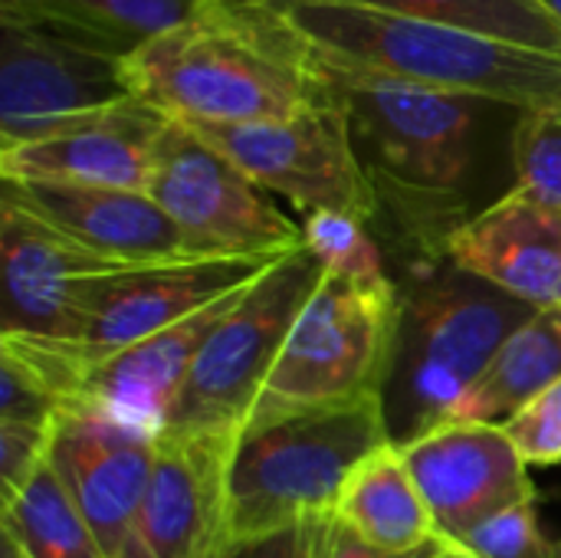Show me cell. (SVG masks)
I'll use <instances>...</instances> for the list:
<instances>
[{
    "label": "cell",
    "mask_w": 561,
    "mask_h": 558,
    "mask_svg": "<svg viewBox=\"0 0 561 558\" xmlns=\"http://www.w3.org/2000/svg\"><path fill=\"white\" fill-rule=\"evenodd\" d=\"M135 99L184 125H253L329 102L316 43L263 0H204L128 56Z\"/></svg>",
    "instance_id": "cell-1"
},
{
    "label": "cell",
    "mask_w": 561,
    "mask_h": 558,
    "mask_svg": "<svg viewBox=\"0 0 561 558\" xmlns=\"http://www.w3.org/2000/svg\"><path fill=\"white\" fill-rule=\"evenodd\" d=\"M322 56V53H319ZM325 82L345 109L378 201H391L414 237L444 250L460 187L473 164L480 99L322 56Z\"/></svg>",
    "instance_id": "cell-2"
},
{
    "label": "cell",
    "mask_w": 561,
    "mask_h": 558,
    "mask_svg": "<svg viewBox=\"0 0 561 558\" xmlns=\"http://www.w3.org/2000/svg\"><path fill=\"white\" fill-rule=\"evenodd\" d=\"M286 13L329 59L523 112L561 105V53L355 3H296Z\"/></svg>",
    "instance_id": "cell-3"
},
{
    "label": "cell",
    "mask_w": 561,
    "mask_h": 558,
    "mask_svg": "<svg viewBox=\"0 0 561 558\" xmlns=\"http://www.w3.org/2000/svg\"><path fill=\"white\" fill-rule=\"evenodd\" d=\"M385 444H394L385 395L243 431L227 483L230 546L309 516H335L352 470Z\"/></svg>",
    "instance_id": "cell-4"
},
{
    "label": "cell",
    "mask_w": 561,
    "mask_h": 558,
    "mask_svg": "<svg viewBox=\"0 0 561 558\" xmlns=\"http://www.w3.org/2000/svg\"><path fill=\"white\" fill-rule=\"evenodd\" d=\"M536 316L533 306L447 266L431 283L401 293V322L385 401L394 444L450 418L503 342Z\"/></svg>",
    "instance_id": "cell-5"
},
{
    "label": "cell",
    "mask_w": 561,
    "mask_h": 558,
    "mask_svg": "<svg viewBox=\"0 0 561 558\" xmlns=\"http://www.w3.org/2000/svg\"><path fill=\"white\" fill-rule=\"evenodd\" d=\"M401 322L398 283L325 276L299 312L243 431L279 418L385 395Z\"/></svg>",
    "instance_id": "cell-6"
},
{
    "label": "cell",
    "mask_w": 561,
    "mask_h": 558,
    "mask_svg": "<svg viewBox=\"0 0 561 558\" xmlns=\"http://www.w3.org/2000/svg\"><path fill=\"white\" fill-rule=\"evenodd\" d=\"M131 99L128 53L0 0V151L69 132Z\"/></svg>",
    "instance_id": "cell-7"
},
{
    "label": "cell",
    "mask_w": 561,
    "mask_h": 558,
    "mask_svg": "<svg viewBox=\"0 0 561 558\" xmlns=\"http://www.w3.org/2000/svg\"><path fill=\"white\" fill-rule=\"evenodd\" d=\"M322 280L325 270L306 247L276 260L197 352L164 437L240 441L299 312Z\"/></svg>",
    "instance_id": "cell-8"
},
{
    "label": "cell",
    "mask_w": 561,
    "mask_h": 558,
    "mask_svg": "<svg viewBox=\"0 0 561 558\" xmlns=\"http://www.w3.org/2000/svg\"><path fill=\"white\" fill-rule=\"evenodd\" d=\"M187 128L227 155L266 194L286 197L306 217L332 210L371 220L381 210L348 115L335 95L289 118Z\"/></svg>",
    "instance_id": "cell-9"
},
{
    "label": "cell",
    "mask_w": 561,
    "mask_h": 558,
    "mask_svg": "<svg viewBox=\"0 0 561 558\" xmlns=\"http://www.w3.org/2000/svg\"><path fill=\"white\" fill-rule=\"evenodd\" d=\"M148 194L201 257H286L302 247V224L184 122L164 125Z\"/></svg>",
    "instance_id": "cell-10"
},
{
    "label": "cell",
    "mask_w": 561,
    "mask_h": 558,
    "mask_svg": "<svg viewBox=\"0 0 561 558\" xmlns=\"http://www.w3.org/2000/svg\"><path fill=\"white\" fill-rule=\"evenodd\" d=\"M125 270L0 197L3 335L79 342L102 283Z\"/></svg>",
    "instance_id": "cell-11"
},
{
    "label": "cell",
    "mask_w": 561,
    "mask_h": 558,
    "mask_svg": "<svg viewBox=\"0 0 561 558\" xmlns=\"http://www.w3.org/2000/svg\"><path fill=\"white\" fill-rule=\"evenodd\" d=\"M276 260L283 257H194L125 266L102 283L82 339L62 345L82 365L102 362L253 286Z\"/></svg>",
    "instance_id": "cell-12"
},
{
    "label": "cell",
    "mask_w": 561,
    "mask_h": 558,
    "mask_svg": "<svg viewBox=\"0 0 561 558\" xmlns=\"http://www.w3.org/2000/svg\"><path fill=\"white\" fill-rule=\"evenodd\" d=\"M398 447L431 506L437 536L450 546L490 516L536 503L529 464L519 457L503 424L444 421Z\"/></svg>",
    "instance_id": "cell-13"
},
{
    "label": "cell",
    "mask_w": 561,
    "mask_h": 558,
    "mask_svg": "<svg viewBox=\"0 0 561 558\" xmlns=\"http://www.w3.org/2000/svg\"><path fill=\"white\" fill-rule=\"evenodd\" d=\"M233 451L230 437H161L138 520L118 558H224Z\"/></svg>",
    "instance_id": "cell-14"
},
{
    "label": "cell",
    "mask_w": 561,
    "mask_h": 558,
    "mask_svg": "<svg viewBox=\"0 0 561 558\" xmlns=\"http://www.w3.org/2000/svg\"><path fill=\"white\" fill-rule=\"evenodd\" d=\"M154 454L158 437L122 428L102 414L69 411L56 421L46 460L108 558H118L131 536Z\"/></svg>",
    "instance_id": "cell-15"
},
{
    "label": "cell",
    "mask_w": 561,
    "mask_h": 558,
    "mask_svg": "<svg viewBox=\"0 0 561 558\" xmlns=\"http://www.w3.org/2000/svg\"><path fill=\"white\" fill-rule=\"evenodd\" d=\"M3 197L108 263L154 266L201 257L148 191L3 181Z\"/></svg>",
    "instance_id": "cell-16"
},
{
    "label": "cell",
    "mask_w": 561,
    "mask_h": 558,
    "mask_svg": "<svg viewBox=\"0 0 561 558\" xmlns=\"http://www.w3.org/2000/svg\"><path fill=\"white\" fill-rule=\"evenodd\" d=\"M250 289V286H247ZM233 293L197 316L141 339L102 362L82 365L79 368V388H76V405L72 411H92L102 414L122 428H131L148 437H164L171 408L191 375V365L217 322L240 303L247 293Z\"/></svg>",
    "instance_id": "cell-17"
},
{
    "label": "cell",
    "mask_w": 561,
    "mask_h": 558,
    "mask_svg": "<svg viewBox=\"0 0 561 558\" xmlns=\"http://www.w3.org/2000/svg\"><path fill=\"white\" fill-rule=\"evenodd\" d=\"M440 253L450 266L536 312L561 309V214L516 187L486 210L460 220Z\"/></svg>",
    "instance_id": "cell-18"
},
{
    "label": "cell",
    "mask_w": 561,
    "mask_h": 558,
    "mask_svg": "<svg viewBox=\"0 0 561 558\" xmlns=\"http://www.w3.org/2000/svg\"><path fill=\"white\" fill-rule=\"evenodd\" d=\"M171 118L141 99H131L69 132L3 148V181H49L76 187L148 191L154 151Z\"/></svg>",
    "instance_id": "cell-19"
},
{
    "label": "cell",
    "mask_w": 561,
    "mask_h": 558,
    "mask_svg": "<svg viewBox=\"0 0 561 558\" xmlns=\"http://www.w3.org/2000/svg\"><path fill=\"white\" fill-rule=\"evenodd\" d=\"M335 523L385 553H411L440 539L398 444H385L352 470L335 503Z\"/></svg>",
    "instance_id": "cell-20"
},
{
    "label": "cell",
    "mask_w": 561,
    "mask_h": 558,
    "mask_svg": "<svg viewBox=\"0 0 561 558\" xmlns=\"http://www.w3.org/2000/svg\"><path fill=\"white\" fill-rule=\"evenodd\" d=\"M561 378V309L536 312L523 322L470 391L457 401L447 421L503 424L536 395Z\"/></svg>",
    "instance_id": "cell-21"
},
{
    "label": "cell",
    "mask_w": 561,
    "mask_h": 558,
    "mask_svg": "<svg viewBox=\"0 0 561 558\" xmlns=\"http://www.w3.org/2000/svg\"><path fill=\"white\" fill-rule=\"evenodd\" d=\"M0 523L3 539L23 558H108L49 460L13 500L0 503Z\"/></svg>",
    "instance_id": "cell-22"
},
{
    "label": "cell",
    "mask_w": 561,
    "mask_h": 558,
    "mask_svg": "<svg viewBox=\"0 0 561 558\" xmlns=\"http://www.w3.org/2000/svg\"><path fill=\"white\" fill-rule=\"evenodd\" d=\"M279 10L296 3H355L388 13H404L417 20L450 23L496 39L561 53V23L536 0H263Z\"/></svg>",
    "instance_id": "cell-23"
},
{
    "label": "cell",
    "mask_w": 561,
    "mask_h": 558,
    "mask_svg": "<svg viewBox=\"0 0 561 558\" xmlns=\"http://www.w3.org/2000/svg\"><path fill=\"white\" fill-rule=\"evenodd\" d=\"M13 3L72 23L131 56L148 39L178 26L204 0H13Z\"/></svg>",
    "instance_id": "cell-24"
},
{
    "label": "cell",
    "mask_w": 561,
    "mask_h": 558,
    "mask_svg": "<svg viewBox=\"0 0 561 558\" xmlns=\"http://www.w3.org/2000/svg\"><path fill=\"white\" fill-rule=\"evenodd\" d=\"M302 247L319 260L325 276L362 283V286H381L391 283L381 250L375 237L368 234V220L352 214H309L302 217Z\"/></svg>",
    "instance_id": "cell-25"
},
{
    "label": "cell",
    "mask_w": 561,
    "mask_h": 558,
    "mask_svg": "<svg viewBox=\"0 0 561 558\" xmlns=\"http://www.w3.org/2000/svg\"><path fill=\"white\" fill-rule=\"evenodd\" d=\"M516 191L561 214V105L523 112L513 132Z\"/></svg>",
    "instance_id": "cell-26"
},
{
    "label": "cell",
    "mask_w": 561,
    "mask_h": 558,
    "mask_svg": "<svg viewBox=\"0 0 561 558\" xmlns=\"http://www.w3.org/2000/svg\"><path fill=\"white\" fill-rule=\"evenodd\" d=\"M454 549L467 558H559V546H552L539 526L536 503H519L490 516L454 543Z\"/></svg>",
    "instance_id": "cell-27"
},
{
    "label": "cell",
    "mask_w": 561,
    "mask_h": 558,
    "mask_svg": "<svg viewBox=\"0 0 561 558\" xmlns=\"http://www.w3.org/2000/svg\"><path fill=\"white\" fill-rule=\"evenodd\" d=\"M503 431L526 464H561V378L503 421Z\"/></svg>",
    "instance_id": "cell-28"
},
{
    "label": "cell",
    "mask_w": 561,
    "mask_h": 558,
    "mask_svg": "<svg viewBox=\"0 0 561 558\" xmlns=\"http://www.w3.org/2000/svg\"><path fill=\"white\" fill-rule=\"evenodd\" d=\"M56 428H30V424H0V503L13 500L30 477L46 464Z\"/></svg>",
    "instance_id": "cell-29"
},
{
    "label": "cell",
    "mask_w": 561,
    "mask_h": 558,
    "mask_svg": "<svg viewBox=\"0 0 561 558\" xmlns=\"http://www.w3.org/2000/svg\"><path fill=\"white\" fill-rule=\"evenodd\" d=\"M335 516H309L286 529L233 543L224 558H325Z\"/></svg>",
    "instance_id": "cell-30"
},
{
    "label": "cell",
    "mask_w": 561,
    "mask_h": 558,
    "mask_svg": "<svg viewBox=\"0 0 561 558\" xmlns=\"http://www.w3.org/2000/svg\"><path fill=\"white\" fill-rule=\"evenodd\" d=\"M450 549L447 539H437L431 546H421V549H411V553H385L365 539H358L352 529H345L342 523L332 526V536H329V549L325 558H440Z\"/></svg>",
    "instance_id": "cell-31"
},
{
    "label": "cell",
    "mask_w": 561,
    "mask_h": 558,
    "mask_svg": "<svg viewBox=\"0 0 561 558\" xmlns=\"http://www.w3.org/2000/svg\"><path fill=\"white\" fill-rule=\"evenodd\" d=\"M536 3H539L542 10H549V13L561 23V0H536Z\"/></svg>",
    "instance_id": "cell-32"
},
{
    "label": "cell",
    "mask_w": 561,
    "mask_h": 558,
    "mask_svg": "<svg viewBox=\"0 0 561 558\" xmlns=\"http://www.w3.org/2000/svg\"><path fill=\"white\" fill-rule=\"evenodd\" d=\"M3 558H23V556H20V553H16V549H13V546L3 539Z\"/></svg>",
    "instance_id": "cell-33"
},
{
    "label": "cell",
    "mask_w": 561,
    "mask_h": 558,
    "mask_svg": "<svg viewBox=\"0 0 561 558\" xmlns=\"http://www.w3.org/2000/svg\"><path fill=\"white\" fill-rule=\"evenodd\" d=\"M440 558H467V556H463L460 549H454V546H450V549H447V553H444V556H440Z\"/></svg>",
    "instance_id": "cell-34"
},
{
    "label": "cell",
    "mask_w": 561,
    "mask_h": 558,
    "mask_svg": "<svg viewBox=\"0 0 561 558\" xmlns=\"http://www.w3.org/2000/svg\"><path fill=\"white\" fill-rule=\"evenodd\" d=\"M559 558H561V546H559Z\"/></svg>",
    "instance_id": "cell-35"
}]
</instances>
